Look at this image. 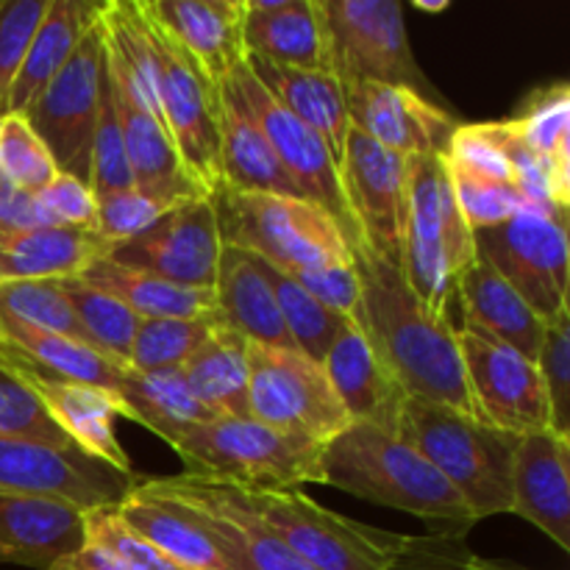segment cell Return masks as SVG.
<instances>
[{
	"label": "cell",
	"mask_w": 570,
	"mask_h": 570,
	"mask_svg": "<svg viewBox=\"0 0 570 570\" xmlns=\"http://www.w3.org/2000/svg\"><path fill=\"white\" fill-rule=\"evenodd\" d=\"M48 570H131L117 554H111L106 546L95 543V540H83L81 549L70 557L56 560Z\"/></svg>",
	"instance_id": "db71d44e"
},
{
	"label": "cell",
	"mask_w": 570,
	"mask_h": 570,
	"mask_svg": "<svg viewBox=\"0 0 570 570\" xmlns=\"http://www.w3.org/2000/svg\"><path fill=\"white\" fill-rule=\"evenodd\" d=\"M139 479L95 460L78 445L0 438V490L61 499L78 510L117 507Z\"/></svg>",
	"instance_id": "9a60e30c"
},
{
	"label": "cell",
	"mask_w": 570,
	"mask_h": 570,
	"mask_svg": "<svg viewBox=\"0 0 570 570\" xmlns=\"http://www.w3.org/2000/svg\"><path fill=\"white\" fill-rule=\"evenodd\" d=\"M323 484L421 518L438 538L465 540L479 523L438 468L410 443L367 423H351L323 445Z\"/></svg>",
	"instance_id": "7a4b0ae2"
},
{
	"label": "cell",
	"mask_w": 570,
	"mask_h": 570,
	"mask_svg": "<svg viewBox=\"0 0 570 570\" xmlns=\"http://www.w3.org/2000/svg\"><path fill=\"white\" fill-rule=\"evenodd\" d=\"M0 360L9 367H14L22 376V382L37 393L45 410L50 412L61 432L72 440L81 451H87L95 460L106 462L109 468L120 473H134L131 460H128L126 449L120 445L115 434V417H128L126 404L120 395L104 387H89V384L61 382V379L39 373L37 367L28 365L11 345L0 340Z\"/></svg>",
	"instance_id": "ffe728a7"
},
{
	"label": "cell",
	"mask_w": 570,
	"mask_h": 570,
	"mask_svg": "<svg viewBox=\"0 0 570 570\" xmlns=\"http://www.w3.org/2000/svg\"><path fill=\"white\" fill-rule=\"evenodd\" d=\"M98 215H95V232L109 245H120L126 239L137 237L154 220H159L167 209H173L170 200H161L156 195L142 193V189H120V193L98 195Z\"/></svg>",
	"instance_id": "681fc988"
},
{
	"label": "cell",
	"mask_w": 570,
	"mask_h": 570,
	"mask_svg": "<svg viewBox=\"0 0 570 570\" xmlns=\"http://www.w3.org/2000/svg\"><path fill=\"white\" fill-rule=\"evenodd\" d=\"M89 187H92L95 198H98V195L120 193V189L134 187V176L126 156V142H122V128H120V120H117L115 100H111L109 65H106V81H104V92H100L98 128H95V139H92V170H89Z\"/></svg>",
	"instance_id": "bcb514c9"
},
{
	"label": "cell",
	"mask_w": 570,
	"mask_h": 570,
	"mask_svg": "<svg viewBox=\"0 0 570 570\" xmlns=\"http://www.w3.org/2000/svg\"><path fill=\"white\" fill-rule=\"evenodd\" d=\"M534 362L549 395V429L557 438L570 440V309L546 321V337Z\"/></svg>",
	"instance_id": "f6af8a7d"
},
{
	"label": "cell",
	"mask_w": 570,
	"mask_h": 570,
	"mask_svg": "<svg viewBox=\"0 0 570 570\" xmlns=\"http://www.w3.org/2000/svg\"><path fill=\"white\" fill-rule=\"evenodd\" d=\"M406 156L348 128L340 176L360 237L371 254L399 265L406 220Z\"/></svg>",
	"instance_id": "e0dca14e"
},
{
	"label": "cell",
	"mask_w": 570,
	"mask_h": 570,
	"mask_svg": "<svg viewBox=\"0 0 570 570\" xmlns=\"http://www.w3.org/2000/svg\"><path fill=\"white\" fill-rule=\"evenodd\" d=\"M473 259V228L468 226L456 204L445 156L410 159L399 262L404 282L429 312L451 317L456 282Z\"/></svg>",
	"instance_id": "3957f363"
},
{
	"label": "cell",
	"mask_w": 570,
	"mask_h": 570,
	"mask_svg": "<svg viewBox=\"0 0 570 570\" xmlns=\"http://www.w3.org/2000/svg\"><path fill=\"white\" fill-rule=\"evenodd\" d=\"M115 512L178 568L232 570L209 527L184 501L159 490L150 479L134 484Z\"/></svg>",
	"instance_id": "484cf974"
},
{
	"label": "cell",
	"mask_w": 570,
	"mask_h": 570,
	"mask_svg": "<svg viewBox=\"0 0 570 570\" xmlns=\"http://www.w3.org/2000/svg\"><path fill=\"white\" fill-rule=\"evenodd\" d=\"M83 532L89 540L106 546L111 554L120 557L131 570H184L176 562L167 560L159 549L139 538L126 521L115 512V507H100V510L83 512Z\"/></svg>",
	"instance_id": "f907efd6"
},
{
	"label": "cell",
	"mask_w": 570,
	"mask_h": 570,
	"mask_svg": "<svg viewBox=\"0 0 570 570\" xmlns=\"http://www.w3.org/2000/svg\"><path fill=\"white\" fill-rule=\"evenodd\" d=\"M473 248L543 321L568 309V215L521 212L473 232Z\"/></svg>",
	"instance_id": "7c38bea8"
},
{
	"label": "cell",
	"mask_w": 570,
	"mask_h": 570,
	"mask_svg": "<svg viewBox=\"0 0 570 570\" xmlns=\"http://www.w3.org/2000/svg\"><path fill=\"white\" fill-rule=\"evenodd\" d=\"M223 239L209 198H193L167 209L142 234L111 245L106 259L154 273L181 287L215 289Z\"/></svg>",
	"instance_id": "2e32d148"
},
{
	"label": "cell",
	"mask_w": 570,
	"mask_h": 570,
	"mask_svg": "<svg viewBox=\"0 0 570 570\" xmlns=\"http://www.w3.org/2000/svg\"><path fill=\"white\" fill-rule=\"evenodd\" d=\"M115 393L126 404L131 421L159 434L165 443L184 429L209 423L217 417L215 412L206 410L195 399L181 367H167V371H131V367H126Z\"/></svg>",
	"instance_id": "8d00e7d4"
},
{
	"label": "cell",
	"mask_w": 570,
	"mask_h": 570,
	"mask_svg": "<svg viewBox=\"0 0 570 570\" xmlns=\"http://www.w3.org/2000/svg\"><path fill=\"white\" fill-rule=\"evenodd\" d=\"M250 256H254L256 267H259V273L267 278V284H271L278 315H282L284 328H287L293 345L301 354L309 356L312 362H321L323 365V356L328 354V348H332V343L337 340V334L343 332L351 321L345 315H340V312L328 309V306L321 304L317 298H312L295 278H289L287 273L278 271L276 265H271V262H265L256 254Z\"/></svg>",
	"instance_id": "f35d334b"
},
{
	"label": "cell",
	"mask_w": 570,
	"mask_h": 570,
	"mask_svg": "<svg viewBox=\"0 0 570 570\" xmlns=\"http://www.w3.org/2000/svg\"><path fill=\"white\" fill-rule=\"evenodd\" d=\"M142 11L220 87L245 59L243 0H139Z\"/></svg>",
	"instance_id": "7402d4cb"
},
{
	"label": "cell",
	"mask_w": 570,
	"mask_h": 570,
	"mask_svg": "<svg viewBox=\"0 0 570 570\" xmlns=\"http://www.w3.org/2000/svg\"><path fill=\"white\" fill-rule=\"evenodd\" d=\"M39 204H42L45 215L50 217L53 226L95 232L98 204H95V193L89 184L78 181V178L67 176V173H59V176L39 193Z\"/></svg>",
	"instance_id": "f5cc1de1"
},
{
	"label": "cell",
	"mask_w": 570,
	"mask_h": 570,
	"mask_svg": "<svg viewBox=\"0 0 570 570\" xmlns=\"http://www.w3.org/2000/svg\"><path fill=\"white\" fill-rule=\"evenodd\" d=\"M215 298L220 321L243 334L248 343L267 345V348H295L278 315L271 284L259 273L250 250L223 245Z\"/></svg>",
	"instance_id": "1f68e13d"
},
{
	"label": "cell",
	"mask_w": 570,
	"mask_h": 570,
	"mask_svg": "<svg viewBox=\"0 0 570 570\" xmlns=\"http://www.w3.org/2000/svg\"><path fill=\"white\" fill-rule=\"evenodd\" d=\"M223 245L250 250L289 278L354 262V248L326 209L306 198L237 193L209 195Z\"/></svg>",
	"instance_id": "8992f818"
},
{
	"label": "cell",
	"mask_w": 570,
	"mask_h": 570,
	"mask_svg": "<svg viewBox=\"0 0 570 570\" xmlns=\"http://www.w3.org/2000/svg\"><path fill=\"white\" fill-rule=\"evenodd\" d=\"M189 476L245 490H295L323 484V445L278 432L254 417H215L167 440Z\"/></svg>",
	"instance_id": "5b68a950"
},
{
	"label": "cell",
	"mask_w": 570,
	"mask_h": 570,
	"mask_svg": "<svg viewBox=\"0 0 570 570\" xmlns=\"http://www.w3.org/2000/svg\"><path fill=\"white\" fill-rule=\"evenodd\" d=\"M0 317H14L42 332L65 334V337L87 343V332L78 323L70 301L59 287V278H28V282L0 284Z\"/></svg>",
	"instance_id": "b9f144b4"
},
{
	"label": "cell",
	"mask_w": 570,
	"mask_h": 570,
	"mask_svg": "<svg viewBox=\"0 0 570 570\" xmlns=\"http://www.w3.org/2000/svg\"><path fill=\"white\" fill-rule=\"evenodd\" d=\"M220 187L237 193L306 198L273 154L271 142L228 78L220 83Z\"/></svg>",
	"instance_id": "f1b7e54d"
},
{
	"label": "cell",
	"mask_w": 570,
	"mask_h": 570,
	"mask_svg": "<svg viewBox=\"0 0 570 570\" xmlns=\"http://www.w3.org/2000/svg\"><path fill=\"white\" fill-rule=\"evenodd\" d=\"M399 438L438 468L476 521L512 510V451L518 438L423 399L404 401Z\"/></svg>",
	"instance_id": "277c9868"
},
{
	"label": "cell",
	"mask_w": 570,
	"mask_h": 570,
	"mask_svg": "<svg viewBox=\"0 0 570 570\" xmlns=\"http://www.w3.org/2000/svg\"><path fill=\"white\" fill-rule=\"evenodd\" d=\"M104 81L106 26L100 17L76 45L67 65L26 111L28 126L45 142L56 170L83 184H89L92 170V139L98 128Z\"/></svg>",
	"instance_id": "9c48e42d"
},
{
	"label": "cell",
	"mask_w": 570,
	"mask_h": 570,
	"mask_svg": "<svg viewBox=\"0 0 570 570\" xmlns=\"http://www.w3.org/2000/svg\"><path fill=\"white\" fill-rule=\"evenodd\" d=\"M354 259L362 287L354 323L384 371L406 399L451 406L479 421L456 343V323L429 312L404 282L399 265L367 248L354 250Z\"/></svg>",
	"instance_id": "6da1fadb"
},
{
	"label": "cell",
	"mask_w": 570,
	"mask_h": 570,
	"mask_svg": "<svg viewBox=\"0 0 570 570\" xmlns=\"http://www.w3.org/2000/svg\"><path fill=\"white\" fill-rule=\"evenodd\" d=\"M0 340L11 345L39 373H48L61 382L104 387L111 393L117 390V382L128 367L95 351L92 345L78 343L65 334L42 332V328H33L28 323L14 321V317H0Z\"/></svg>",
	"instance_id": "d590c367"
},
{
	"label": "cell",
	"mask_w": 570,
	"mask_h": 570,
	"mask_svg": "<svg viewBox=\"0 0 570 570\" xmlns=\"http://www.w3.org/2000/svg\"><path fill=\"white\" fill-rule=\"evenodd\" d=\"M59 287L65 298L70 301L81 328L87 332L89 345L100 351V354L128 365V354H131L139 317L122 301H117L115 295L92 287V284H87L78 276L59 278Z\"/></svg>",
	"instance_id": "ab89813d"
},
{
	"label": "cell",
	"mask_w": 570,
	"mask_h": 570,
	"mask_svg": "<svg viewBox=\"0 0 570 570\" xmlns=\"http://www.w3.org/2000/svg\"><path fill=\"white\" fill-rule=\"evenodd\" d=\"M0 438H28L50 445H76L50 417L42 401L14 367L0 360Z\"/></svg>",
	"instance_id": "ee69618b"
},
{
	"label": "cell",
	"mask_w": 570,
	"mask_h": 570,
	"mask_svg": "<svg viewBox=\"0 0 570 570\" xmlns=\"http://www.w3.org/2000/svg\"><path fill=\"white\" fill-rule=\"evenodd\" d=\"M228 490L312 570H395L406 549V534L337 515L301 490Z\"/></svg>",
	"instance_id": "52a82bcc"
},
{
	"label": "cell",
	"mask_w": 570,
	"mask_h": 570,
	"mask_svg": "<svg viewBox=\"0 0 570 570\" xmlns=\"http://www.w3.org/2000/svg\"><path fill=\"white\" fill-rule=\"evenodd\" d=\"M50 0H0V117L9 115V92L26 50Z\"/></svg>",
	"instance_id": "c3c4849f"
},
{
	"label": "cell",
	"mask_w": 570,
	"mask_h": 570,
	"mask_svg": "<svg viewBox=\"0 0 570 570\" xmlns=\"http://www.w3.org/2000/svg\"><path fill=\"white\" fill-rule=\"evenodd\" d=\"M332 72L343 89L393 83L438 104V92L417 67L399 0H321Z\"/></svg>",
	"instance_id": "ba28073f"
},
{
	"label": "cell",
	"mask_w": 570,
	"mask_h": 570,
	"mask_svg": "<svg viewBox=\"0 0 570 570\" xmlns=\"http://www.w3.org/2000/svg\"><path fill=\"white\" fill-rule=\"evenodd\" d=\"M323 371H326L343 410L348 412L351 423H367V426H376L399 438L406 393L384 371L354 321L337 334L328 354L323 356Z\"/></svg>",
	"instance_id": "4316f807"
},
{
	"label": "cell",
	"mask_w": 570,
	"mask_h": 570,
	"mask_svg": "<svg viewBox=\"0 0 570 570\" xmlns=\"http://www.w3.org/2000/svg\"><path fill=\"white\" fill-rule=\"evenodd\" d=\"M0 176L22 193L39 195L56 176L53 159L26 117H0Z\"/></svg>",
	"instance_id": "7bdbcfd3"
},
{
	"label": "cell",
	"mask_w": 570,
	"mask_h": 570,
	"mask_svg": "<svg viewBox=\"0 0 570 570\" xmlns=\"http://www.w3.org/2000/svg\"><path fill=\"white\" fill-rule=\"evenodd\" d=\"M106 6L109 0H50L11 83L9 115L26 117L33 100L67 65L83 33L104 17Z\"/></svg>",
	"instance_id": "4dcf8cb0"
},
{
	"label": "cell",
	"mask_w": 570,
	"mask_h": 570,
	"mask_svg": "<svg viewBox=\"0 0 570 570\" xmlns=\"http://www.w3.org/2000/svg\"><path fill=\"white\" fill-rule=\"evenodd\" d=\"M529 154L543 165L551 184L570 200V87L568 81L549 83L532 92L521 115L510 120Z\"/></svg>",
	"instance_id": "74e56055"
},
{
	"label": "cell",
	"mask_w": 570,
	"mask_h": 570,
	"mask_svg": "<svg viewBox=\"0 0 570 570\" xmlns=\"http://www.w3.org/2000/svg\"><path fill=\"white\" fill-rule=\"evenodd\" d=\"M106 65H109L111 81V100H115L117 120L122 128V142H126L128 167H131L134 187L142 193L156 195L170 204H184L193 198H209L204 189L195 184L187 167L181 165L176 145H173L167 128L139 104L131 95L128 83L117 72V67L109 61L106 50Z\"/></svg>",
	"instance_id": "d4e9b609"
},
{
	"label": "cell",
	"mask_w": 570,
	"mask_h": 570,
	"mask_svg": "<svg viewBox=\"0 0 570 570\" xmlns=\"http://www.w3.org/2000/svg\"><path fill=\"white\" fill-rule=\"evenodd\" d=\"M228 81L234 83L237 95L243 98L245 109L254 115L256 126L262 128V134H265L267 142H271L273 154L278 156L284 170H287L289 176H293V181L298 184L301 193L337 220V226L343 228L345 237H348L351 248H365L354 215H351L348 198H345L340 165L337 159H334L332 150H328V145L323 142L321 134H315L306 122H301L298 117L289 115V111L284 109L259 81H256V76L250 72L245 59L234 67Z\"/></svg>",
	"instance_id": "4fadbf2b"
},
{
	"label": "cell",
	"mask_w": 570,
	"mask_h": 570,
	"mask_svg": "<svg viewBox=\"0 0 570 570\" xmlns=\"http://www.w3.org/2000/svg\"><path fill=\"white\" fill-rule=\"evenodd\" d=\"M142 9V3H139ZM145 14V11H142ZM159 81V109L181 165L206 195L223 184L220 173V87L145 14Z\"/></svg>",
	"instance_id": "8fae6325"
},
{
	"label": "cell",
	"mask_w": 570,
	"mask_h": 570,
	"mask_svg": "<svg viewBox=\"0 0 570 570\" xmlns=\"http://www.w3.org/2000/svg\"><path fill=\"white\" fill-rule=\"evenodd\" d=\"M512 515L570 549V440L551 429L521 434L512 451Z\"/></svg>",
	"instance_id": "44dd1931"
},
{
	"label": "cell",
	"mask_w": 570,
	"mask_h": 570,
	"mask_svg": "<svg viewBox=\"0 0 570 570\" xmlns=\"http://www.w3.org/2000/svg\"><path fill=\"white\" fill-rule=\"evenodd\" d=\"M109 250L111 245L98 232L83 228H0V284L76 278Z\"/></svg>",
	"instance_id": "f546056e"
},
{
	"label": "cell",
	"mask_w": 570,
	"mask_h": 570,
	"mask_svg": "<svg viewBox=\"0 0 570 570\" xmlns=\"http://www.w3.org/2000/svg\"><path fill=\"white\" fill-rule=\"evenodd\" d=\"M456 343L479 421L512 438L551 426L538 362L468 326H456Z\"/></svg>",
	"instance_id": "5bb4252c"
},
{
	"label": "cell",
	"mask_w": 570,
	"mask_h": 570,
	"mask_svg": "<svg viewBox=\"0 0 570 570\" xmlns=\"http://www.w3.org/2000/svg\"><path fill=\"white\" fill-rule=\"evenodd\" d=\"M248 340L223 321L181 365L195 399L217 417L248 415Z\"/></svg>",
	"instance_id": "836d02e7"
},
{
	"label": "cell",
	"mask_w": 570,
	"mask_h": 570,
	"mask_svg": "<svg viewBox=\"0 0 570 570\" xmlns=\"http://www.w3.org/2000/svg\"><path fill=\"white\" fill-rule=\"evenodd\" d=\"M449 176H451V187H454L462 217H465V223L473 228V232L499 226V223L510 220L512 215H521V212L534 209V206L529 204L515 187H510V184L484 181V178L468 176V173L451 170V167H449Z\"/></svg>",
	"instance_id": "7dc6e473"
},
{
	"label": "cell",
	"mask_w": 570,
	"mask_h": 570,
	"mask_svg": "<svg viewBox=\"0 0 570 570\" xmlns=\"http://www.w3.org/2000/svg\"><path fill=\"white\" fill-rule=\"evenodd\" d=\"M395 570H527L504 562H490L471 554L462 540L438 538H406V549Z\"/></svg>",
	"instance_id": "816d5d0a"
},
{
	"label": "cell",
	"mask_w": 570,
	"mask_h": 570,
	"mask_svg": "<svg viewBox=\"0 0 570 570\" xmlns=\"http://www.w3.org/2000/svg\"><path fill=\"white\" fill-rule=\"evenodd\" d=\"M215 317H161V321H139L134 332L128 367L131 371H167L181 367L193 351L204 343L217 326Z\"/></svg>",
	"instance_id": "60d3db41"
},
{
	"label": "cell",
	"mask_w": 570,
	"mask_h": 570,
	"mask_svg": "<svg viewBox=\"0 0 570 570\" xmlns=\"http://www.w3.org/2000/svg\"><path fill=\"white\" fill-rule=\"evenodd\" d=\"M159 490L176 495L209 527L232 570H312L293 554L254 512L245 510L228 484L212 479L167 476L150 479Z\"/></svg>",
	"instance_id": "d6986e66"
},
{
	"label": "cell",
	"mask_w": 570,
	"mask_h": 570,
	"mask_svg": "<svg viewBox=\"0 0 570 570\" xmlns=\"http://www.w3.org/2000/svg\"><path fill=\"white\" fill-rule=\"evenodd\" d=\"M250 72L256 81L301 122L321 134L323 142L334 154V159H343L345 139H348V111H345V89L334 72L295 70V67L271 65V61L250 59Z\"/></svg>",
	"instance_id": "d6a6232c"
},
{
	"label": "cell",
	"mask_w": 570,
	"mask_h": 570,
	"mask_svg": "<svg viewBox=\"0 0 570 570\" xmlns=\"http://www.w3.org/2000/svg\"><path fill=\"white\" fill-rule=\"evenodd\" d=\"M83 540V510L50 495L0 490V566L48 570Z\"/></svg>",
	"instance_id": "cb8c5ba5"
},
{
	"label": "cell",
	"mask_w": 570,
	"mask_h": 570,
	"mask_svg": "<svg viewBox=\"0 0 570 570\" xmlns=\"http://www.w3.org/2000/svg\"><path fill=\"white\" fill-rule=\"evenodd\" d=\"M348 126L406 159L445 156L456 117L434 100L393 83H354L345 89Z\"/></svg>",
	"instance_id": "ac0fdd59"
},
{
	"label": "cell",
	"mask_w": 570,
	"mask_h": 570,
	"mask_svg": "<svg viewBox=\"0 0 570 570\" xmlns=\"http://www.w3.org/2000/svg\"><path fill=\"white\" fill-rule=\"evenodd\" d=\"M78 278L92 287L115 295L139 321H161V317H215V289L181 287L176 282L154 276V273L122 267L111 259H98Z\"/></svg>",
	"instance_id": "e575fe53"
},
{
	"label": "cell",
	"mask_w": 570,
	"mask_h": 570,
	"mask_svg": "<svg viewBox=\"0 0 570 570\" xmlns=\"http://www.w3.org/2000/svg\"><path fill=\"white\" fill-rule=\"evenodd\" d=\"M248 415L326 445L351 426L321 362L295 348L248 345Z\"/></svg>",
	"instance_id": "30bf717a"
},
{
	"label": "cell",
	"mask_w": 570,
	"mask_h": 570,
	"mask_svg": "<svg viewBox=\"0 0 570 570\" xmlns=\"http://www.w3.org/2000/svg\"><path fill=\"white\" fill-rule=\"evenodd\" d=\"M243 45L250 59L332 72L321 0H243Z\"/></svg>",
	"instance_id": "603a6c76"
},
{
	"label": "cell",
	"mask_w": 570,
	"mask_h": 570,
	"mask_svg": "<svg viewBox=\"0 0 570 570\" xmlns=\"http://www.w3.org/2000/svg\"><path fill=\"white\" fill-rule=\"evenodd\" d=\"M454 304H460L462 326L499 340L527 360H538L546 321L479 256L456 282Z\"/></svg>",
	"instance_id": "83f0119b"
}]
</instances>
